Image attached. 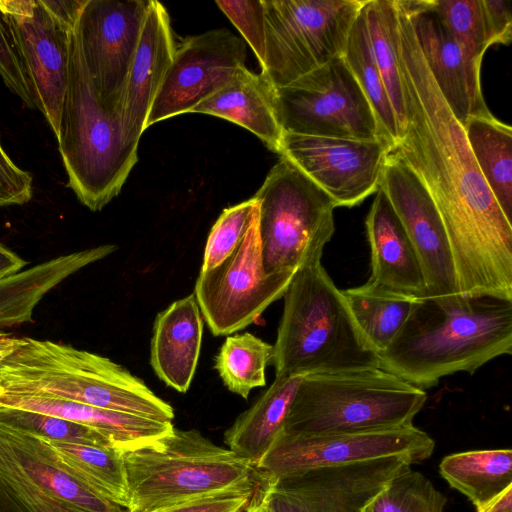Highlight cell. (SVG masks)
<instances>
[{
  "instance_id": "cell-1",
  "label": "cell",
  "mask_w": 512,
  "mask_h": 512,
  "mask_svg": "<svg viewBox=\"0 0 512 512\" xmlns=\"http://www.w3.org/2000/svg\"><path fill=\"white\" fill-rule=\"evenodd\" d=\"M397 55L406 128L393 149L418 176L444 224L459 293L512 300V223L484 180L464 126L451 112L396 0Z\"/></svg>"
},
{
  "instance_id": "cell-2",
  "label": "cell",
  "mask_w": 512,
  "mask_h": 512,
  "mask_svg": "<svg viewBox=\"0 0 512 512\" xmlns=\"http://www.w3.org/2000/svg\"><path fill=\"white\" fill-rule=\"evenodd\" d=\"M512 353V300L455 293L416 299L379 367L422 390Z\"/></svg>"
},
{
  "instance_id": "cell-3",
  "label": "cell",
  "mask_w": 512,
  "mask_h": 512,
  "mask_svg": "<svg viewBox=\"0 0 512 512\" xmlns=\"http://www.w3.org/2000/svg\"><path fill=\"white\" fill-rule=\"evenodd\" d=\"M313 257L286 289L273 345L275 376H306L379 367V356L358 327L347 301Z\"/></svg>"
},
{
  "instance_id": "cell-4",
  "label": "cell",
  "mask_w": 512,
  "mask_h": 512,
  "mask_svg": "<svg viewBox=\"0 0 512 512\" xmlns=\"http://www.w3.org/2000/svg\"><path fill=\"white\" fill-rule=\"evenodd\" d=\"M0 390L65 399L171 422L174 410L109 358L49 340L22 338L0 366Z\"/></svg>"
},
{
  "instance_id": "cell-5",
  "label": "cell",
  "mask_w": 512,
  "mask_h": 512,
  "mask_svg": "<svg viewBox=\"0 0 512 512\" xmlns=\"http://www.w3.org/2000/svg\"><path fill=\"white\" fill-rule=\"evenodd\" d=\"M129 503L125 512H154L222 492L261 489L270 476L196 429L174 427L155 443L123 453Z\"/></svg>"
},
{
  "instance_id": "cell-6",
  "label": "cell",
  "mask_w": 512,
  "mask_h": 512,
  "mask_svg": "<svg viewBox=\"0 0 512 512\" xmlns=\"http://www.w3.org/2000/svg\"><path fill=\"white\" fill-rule=\"evenodd\" d=\"M56 139L68 187L94 212L120 193L138 160V147L125 141L119 116L97 97L74 31Z\"/></svg>"
},
{
  "instance_id": "cell-7",
  "label": "cell",
  "mask_w": 512,
  "mask_h": 512,
  "mask_svg": "<svg viewBox=\"0 0 512 512\" xmlns=\"http://www.w3.org/2000/svg\"><path fill=\"white\" fill-rule=\"evenodd\" d=\"M427 396L381 368L303 377L282 433L326 435L413 425Z\"/></svg>"
},
{
  "instance_id": "cell-8",
  "label": "cell",
  "mask_w": 512,
  "mask_h": 512,
  "mask_svg": "<svg viewBox=\"0 0 512 512\" xmlns=\"http://www.w3.org/2000/svg\"><path fill=\"white\" fill-rule=\"evenodd\" d=\"M253 198L264 269L296 272L322 255L335 232L333 199L287 159L280 157Z\"/></svg>"
},
{
  "instance_id": "cell-9",
  "label": "cell",
  "mask_w": 512,
  "mask_h": 512,
  "mask_svg": "<svg viewBox=\"0 0 512 512\" xmlns=\"http://www.w3.org/2000/svg\"><path fill=\"white\" fill-rule=\"evenodd\" d=\"M365 0H262L265 64L261 74L283 87L343 56Z\"/></svg>"
},
{
  "instance_id": "cell-10",
  "label": "cell",
  "mask_w": 512,
  "mask_h": 512,
  "mask_svg": "<svg viewBox=\"0 0 512 512\" xmlns=\"http://www.w3.org/2000/svg\"><path fill=\"white\" fill-rule=\"evenodd\" d=\"M273 104L283 133L385 139L370 102L343 56L286 86L273 87Z\"/></svg>"
},
{
  "instance_id": "cell-11",
  "label": "cell",
  "mask_w": 512,
  "mask_h": 512,
  "mask_svg": "<svg viewBox=\"0 0 512 512\" xmlns=\"http://www.w3.org/2000/svg\"><path fill=\"white\" fill-rule=\"evenodd\" d=\"M294 273L264 269L257 216L231 255L216 267L200 271L194 295L212 334L228 335L255 322L283 297Z\"/></svg>"
},
{
  "instance_id": "cell-12",
  "label": "cell",
  "mask_w": 512,
  "mask_h": 512,
  "mask_svg": "<svg viewBox=\"0 0 512 512\" xmlns=\"http://www.w3.org/2000/svg\"><path fill=\"white\" fill-rule=\"evenodd\" d=\"M434 447V440L414 425L326 435L280 432L256 467L278 479L312 468L389 456H403L417 463L429 458Z\"/></svg>"
},
{
  "instance_id": "cell-13",
  "label": "cell",
  "mask_w": 512,
  "mask_h": 512,
  "mask_svg": "<svg viewBox=\"0 0 512 512\" xmlns=\"http://www.w3.org/2000/svg\"><path fill=\"white\" fill-rule=\"evenodd\" d=\"M412 464L407 457L389 456L312 468L275 479L266 503L270 512H365Z\"/></svg>"
},
{
  "instance_id": "cell-14",
  "label": "cell",
  "mask_w": 512,
  "mask_h": 512,
  "mask_svg": "<svg viewBox=\"0 0 512 512\" xmlns=\"http://www.w3.org/2000/svg\"><path fill=\"white\" fill-rule=\"evenodd\" d=\"M0 16L22 62L35 108L57 138L74 30L63 27L41 0H0Z\"/></svg>"
},
{
  "instance_id": "cell-15",
  "label": "cell",
  "mask_w": 512,
  "mask_h": 512,
  "mask_svg": "<svg viewBox=\"0 0 512 512\" xmlns=\"http://www.w3.org/2000/svg\"><path fill=\"white\" fill-rule=\"evenodd\" d=\"M393 146L373 141L283 133L278 154L325 191L336 206L353 207L376 193Z\"/></svg>"
},
{
  "instance_id": "cell-16",
  "label": "cell",
  "mask_w": 512,
  "mask_h": 512,
  "mask_svg": "<svg viewBox=\"0 0 512 512\" xmlns=\"http://www.w3.org/2000/svg\"><path fill=\"white\" fill-rule=\"evenodd\" d=\"M151 0H86L74 33L100 103L119 105Z\"/></svg>"
},
{
  "instance_id": "cell-17",
  "label": "cell",
  "mask_w": 512,
  "mask_h": 512,
  "mask_svg": "<svg viewBox=\"0 0 512 512\" xmlns=\"http://www.w3.org/2000/svg\"><path fill=\"white\" fill-rule=\"evenodd\" d=\"M245 41L227 29L189 36L176 46L150 109L147 128L191 113L198 104L228 84L245 67Z\"/></svg>"
},
{
  "instance_id": "cell-18",
  "label": "cell",
  "mask_w": 512,
  "mask_h": 512,
  "mask_svg": "<svg viewBox=\"0 0 512 512\" xmlns=\"http://www.w3.org/2000/svg\"><path fill=\"white\" fill-rule=\"evenodd\" d=\"M387 196L419 258L428 296L459 293L446 230L418 176L392 150L379 187Z\"/></svg>"
},
{
  "instance_id": "cell-19",
  "label": "cell",
  "mask_w": 512,
  "mask_h": 512,
  "mask_svg": "<svg viewBox=\"0 0 512 512\" xmlns=\"http://www.w3.org/2000/svg\"><path fill=\"white\" fill-rule=\"evenodd\" d=\"M425 62L451 112L464 126L472 116L491 115L482 94L481 65L469 59L428 0H405Z\"/></svg>"
},
{
  "instance_id": "cell-20",
  "label": "cell",
  "mask_w": 512,
  "mask_h": 512,
  "mask_svg": "<svg viewBox=\"0 0 512 512\" xmlns=\"http://www.w3.org/2000/svg\"><path fill=\"white\" fill-rule=\"evenodd\" d=\"M176 45L165 7L151 0L119 105L125 141L138 147L153 101L171 64Z\"/></svg>"
},
{
  "instance_id": "cell-21",
  "label": "cell",
  "mask_w": 512,
  "mask_h": 512,
  "mask_svg": "<svg viewBox=\"0 0 512 512\" xmlns=\"http://www.w3.org/2000/svg\"><path fill=\"white\" fill-rule=\"evenodd\" d=\"M371 249V287L419 299L428 296L417 253L391 203L379 188L365 220Z\"/></svg>"
},
{
  "instance_id": "cell-22",
  "label": "cell",
  "mask_w": 512,
  "mask_h": 512,
  "mask_svg": "<svg viewBox=\"0 0 512 512\" xmlns=\"http://www.w3.org/2000/svg\"><path fill=\"white\" fill-rule=\"evenodd\" d=\"M0 406L49 414L88 426L105 435L121 453L151 445L174 429L172 422L156 421L48 396L0 390Z\"/></svg>"
},
{
  "instance_id": "cell-23",
  "label": "cell",
  "mask_w": 512,
  "mask_h": 512,
  "mask_svg": "<svg viewBox=\"0 0 512 512\" xmlns=\"http://www.w3.org/2000/svg\"><path fill=\"white\" fill-rule=\"evenodd\" d=\"M203 334L194 294L170 304L154 321L150 362L158 378L185 393L193 380Z\"/></svg>"
},
{
  "instance_id": "cell-24",
  "label": "cell",
  "mask_w": 512,
  "mask_h": 512,
  "mask_svg": "<svg viewBox=\"0 0 512 512\" xmlns=\"http://www.w3.org/2000/svg\"><path fill=\"white\" fill-rule=\"evenodd\" d=\"M0 444L33 483L55 498L84 512H125L72 474L45 440L0 426Z\"/></svg>"
},
{
  "instance_id": "cell-25",
  "label": "cell",
  "mask_w": 512,
  "mask_h": 512,
  "mask_svg": "<svg viewBox=\"0 0 512 512\" xmlns=\"http://www.w3.org/2000/svg\"><path fill=\"white\" fill-rule=\"evenodd\" d=\"M191 113L209 114L238 124L273 152L279 151L283 132L274 109L273 86L261 73L256 74L246 66Z\"/></svg>"
},
{
  "instance_id": "cell-26",
  "label": "cell",
  "mask_w": 512,
  "mask_h": 512,
  "mask_svg": "<svg viewBox=\"0 0 512 512\" xmlns=\"http://www.w3.org/2000/svg\"><path fill=\"white\" fill-rule=\"evenodd\" d=\"M115 250V245H101L73 252L0 279V328L31 321L34 308L51 289Z\"/></svg>"
},
{
  "instance_id": "cell-27",
  "label": "cell",
  "mask_w": 512,
  "mask_h": 512,
  "mask_svg": "<svg viewBox=\"0 0 512 512\" xmlns=\"http://www.w3.org/2000/svg\"><path fill=\"white\" fill-rule=\"evenodd\" d=\"M304 376H275L270 387L224 433V443L255 466L283 429Z\"/></svg>"
},
{
  "instance_id": "cell-28",
  "label": "cell",
  "mask_w": 512,
  "mask_h": 512,
  "mask_svg": "<svg viewBox=\"0 0 512 512\" xmlns=\"http://www.w3.org/2000/svg\"><path fill=\"white\" fill-rule=\"evenodd\" d=\"M439 472L478 511L512 486V451L491 449L450 454L442 459Z\"/></svg>"
},
{
  "instance_id": "cell-29",
  "label": "cell",
  "mask_w": 512,
  "mask_h": 512,
  "mask_svg": "<svg viewBox=\"0 0 512 512\" xmlns=\"http://www.w3.org/2000/svg\"><path fill=\"white\" fill-rule=\"evenodd\" d=\"M464 130L484 180L512 223V128L491 114L470 117Z\"/></svg>"
},
{
  "instance_id": "cell-30",
  "label": "cell",
  "mask_w": 512,
  "mask_h": 512,
  "mask_svg": "<svg viewBox=\"0 0 512 512\" xmlns=\"http://www.w3.org/2000/svg\"><path fill=\"white\" fill-rule=\"evenodd\" d=\"M45 441L63 465L95 493L127 508L129 494L123 453L90 444Z\"/></svg>"
},
{
  "instance_id": "cell-31",
  "label": "cell",
  "mask_w": 512,
  "mask_h": 512,
  "mask_svg": "<svg viewBox=\"0 0 512 512\" xmlns=\"http://www.w3.org/2000/svg\"><path fill=\"white\" fill-rule=\"evenodd\" d=\"M364 10L374 59L392 104L401 139L406 128V106L397 55L396 0H366Z\"/></svg>"
},
{
  "instance_id": "cell-32",
  "label": "cell",
  "mask_w": 512,
  "mask_h": 512,
  "mask_svg": "<svg viewBox=\"0 0 512 512\" xmlns=\"http://www.w3.org/2000/svg\"><path fill=\"white\" fill-rule=\"evenodd\" d=\"M342 293L358 327L378 353L397 335L416 300L367 283L342 290Z\"/></svg>"
},
{
  "instance_id": "cell-33",
  "label": "cell",
  "mask_w": 512,
  "mask_h": 512,
  "mask_svg": "<svg viewBox=\"0 0 512 512\" xmlns=\"http://www.w3.org/2000/svg\"><path fill=\"white\" fill-rule=\"evenodd\" d=\"M343 58L370 102L383 137L392 144L394 149L400 141V131L374 59L367 31L364 5L350 30Z\"/></svg>"
},
{
  "instance_id": "cell-34",
  "label": "cell",
  "mask_w": 512,
  "mask_h": 512,
  "mask_svg": "<svg viewBox=\"0 0 512 512\" xmlns=\"http://www.w3.org/2000/svg\"><path fill=\"white\" fill-rule=\"evenodd\" d=\"M272 357L273 345L248 332L234 334L222 344L214 368L229 391L247 399L252 389L265 386Z\"/></svg>"
},
{
  "instance_id": "cell-35",
  "label": "cell",
  "mask_w": 512,
  "mask_h": 512,
  "mask_svg": "<svg viewBox=\"0 0 512 512\" xmlns=\"http://www.w3.org/2000/svg\"><path fill=\"white\" fill-rule=\"evenodd\" d=\"M466 56L481 65L493 44L482 0H428Z\"/></svg>"
},
{
  "instance_id": "cell-36",
  "label": "cell",
  "mask_w": 512,
  "mask_h": 512,
  "mask_svg": "<svg viewBox=\"0 0 512 512\" xmlns=\"http://www.w3.org/2000/svg\"><path fill=\"white\" fill-rule=\"evenodd\" d=\"M0 426L44 440L115 449L105 435L93 428L40 412L0 406Z\"/></svg>"
},
{
  "instance_id": "cell-37",
  "label": "cell",
  "mask_w": 512,
  "mask_h": 512,
  "mask_svg": "<svg viewBox=\"0 0 512 512\" xmlns=\"http://www.w3.org/2000/svg\"><path fill=\"white\" fill-rule=\"evenodd\" d=\"M0 512H84L33 483L0 444Z\"/></svg>"
},
{
  "instance_id": "cell-38",
  "label": "cell",
  "mask_w": 512,
  "mask_h": 512,
  "mask_svg": "<svg viewBox=\"0 0 512 512\" xmlns=\"http://www.w3.org/2000/svg\"><path fill=\"white\" fill-rule=\"evenodd\" d=\"M446 497L411 468L394 477L372 501L370 512H444Z\"/></svg>"
},
{
  "instance_id": "cell-39",
  "label": "cell",
  "mask_w": 512,
  "mask_h": 512,
  "mask_svg": "<svg viewBox=\"0 0 512 512\" xmlns=\"http://www.w3.org/2000/svg\"><path fill=\"white\" fill-rule=\"evenodd\" d=\"M258 216V203L252 197L223 210L210 230L200 271L222 263L240 245Z\"/></svg>"
},
{
  "instance_id": "cell-40",
  "label": "cell",
  "mask_w": 512,
  "mask_h": 512,
  "mask_svg": "<svg viewBox=\"0 0 512 512\" xmlns=\"http://www.w3.org/2000/svg\"><path fill=\"white\" fill-rule=\"evenodd\" d=\"M254 51L261 69L265 64V22L262 0L216 1Z\"/></svg>"
},
{
  "instance_id": "cell-41",
  "label": "cell",
  "mask_w": 512,
  "mask_h": 512,
  "mask_svg": "<svg viewBox=\"0 0 512 512\" xmlns=\"http://www.w3.org/2000/svg\"><path fill=\"white\" fill-rule=\"evenodd\" d=\"M0 77L6 87L30 109H36L22 62L0 16Z\"/></svg>"
},
{
  "instance_id": "cell-42",
  "label": "cell",
  "mask_w": 512,
  "mask_h": 512,
  "mask_svg": "<svg viewBox=\"0 0 512 512\" xmlns=\"http://www.w3.org/2000/svg\"><path fill=\"white\" fill-rule=\"evenodd\" d=\"M32 195V175L12 160L0 139V207L25 204Z\"/></svg>"
},
{
  "instance_id": "cell-43",
  "label": "cell",
  "mask_w": 512,
  "mask_h": 512,
  "mask_svg": "<svg viewBox=\"0 0 512 512\" xmlns=\"http://www.w3.org/2000/svg\"><path fill=\"white\" fill-rule=\"evenodd\" d=\"M259 490L217 493L177 503L154 512H246Z\"/></svg>"
},
{
  "instance_id": "cell-44",
  "label": "cell",
  "mask_w": 512,
  "mask_h": 512,
  "mask_svg": "<svg viewBox=\"0 0 512 512\" xmlns=\"http://www.w3.org/2000/svg\"><path fill=\"white\" fill-rule=\"evenodd\" d=\"M482 1L493 44L508 45L512 39L510 2L506 0Z\"/></svg>"
},
{
  "instance_id": "cell-45",
  "label": "cell",
  "mask_w": 512,
  "mask_h": 512,
  "mask_svg": "<svg viewBox=\"0 0 512 512\" xmlns=\"http://www.w3.org/2000/svg\"><path fill=\"white\" fill-rule=\"evenodd\" d=\"M53 17L66 29L74 30L86 0H41Z\"/></svg>"
},
{
  "instance_id": "cell-46",
  "label": "cell",
  "mask_w": 512,
  "mask_h": 512,
  "mask_svg": "<svg viewBox=\"0 0 512 512\" xmlns=\"http://www.w3.org/2000/svg\"><path fill=\"white\" fill-rule=\"evenodd\" d=\"M25 266L22 258L0 244V279L20 272Z\"/></svg>"
},
{
  "instance_id": "cell-47",
  "label": "cell",
  "mask_w": 512,
  "mask_h": 512,
  "mask_svg": "<svg viewBox=\"0 0 512 512\" xmlns=\"http://www.w3.org/2000/svg\"><path fill=\"white\" fill-rule=\"evenodd\" d=\"M477 512H512V486L494 497Z\"/></svg>"
},
{
  "instance_id": "cell-48",
  "label": "cell",
  "mask_w": 512,
  "mask_h": 512,
  "mask_svg": "<svg viewBox=\"0 0 512 512\" xmlns=\"http://www.w3.org/2000/svg\"><path fill=\"white\" fill-rule=\"evenodd\" d=\"M22 338L11 336L0 331V366L21 344Z\"/></svg>"
},
{
  "instance_id": "cell-49",
  "label": "cell",
  "mask_w": 512,
  "mask_h": 512,
  "mask_svg": "<svg viewBox=\"0 0 512 512\" xmlns=\"http://www.w3.org/2000/svg\"><path fill=\"white\" fill-rule=\"evenodd\" d=\"M272 480L273 479L270 478L268 483L261 490H259L257 492V494L255 495V497H254V499L252 501V504L250 505V507L247 509L246 512H260V507H261V503H262L264 492H265V490L267 489V487L269 486V484L271 483Z\"/></svg>"
},
{
  "instance_id": "cell-50",
  "label": "cell",
  "mask_w": 512,
  "mask_h": 512,
  "mask_svg": "<svg viewBox=\"0 0 512 512\" xmlns=\"http://www.w3.org/2000/svg\"><path fill=\"white\" fill-rule=\"evenodd\" d=\"M268 487H267V489H268ZM267 489L265 490L264 495H263V499H262V503H261V507H260V512H270V510H269V508L267 506V503H266V492H267Z\"/></svg>"
},
{
  "instance_id": "cell-51",
  "label": "cell",
  "mask_w": 512,
  "mask_h": 512,
  "mask_svg": "<svg viewBox=\"0 0 512 512\" xmlns=\"http://www.w3.org/2000/svg\"><path fill=\"white\" fill-rule=\"evenodd\" d=\"M365 512H370L368 509Z\"/></svg>"
}]
</instances>
